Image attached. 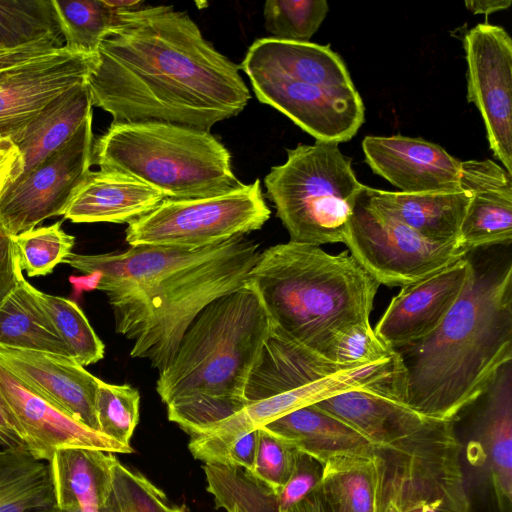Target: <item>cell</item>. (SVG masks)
<instances>
[{"instance_id":"obj_1","label":"cell","mask_w":512,"mask_h":512,"mask_svg":"<svg viewBox=\"0 0 512 512\" xmlns=\"http://www.w3.org/2000/svg\"><path fill=\"white\" fill-rule=\"evenodd\" d=\"M115 12L86 79L113 123L158 121L210 131L251 98L239 66L171 5Z\"/></svg>"},{"instance_id":"obj_2","label":"cell","mask_w":512,"mask_h":512,"mask_svg":"<svg viewBox=\"0 0 512 512\" xmlns=\"http://www.w3.org/2000/svg\"><path fill=\"white\" fill-rule=\"evenodd\" d=\"M246 235L197 249L138 245L121 253L69 254L112 307L115 331L134 344L133 358L164 369L187 328L215 299L244 287L261 254Z\"/></svg>"},{"instance_id":"obj_3","label":"cell","mask_w":512,"mask_h":512,"mask_svg":"<svg viewBox=\"0 0 512 512\" xmlns=\"http://www.w3.org/2000/svg\"><path fill=\"white\" fill-rule=\"evenodd\" d=\"M405 366L402 404L455 420L512 359V265L473 268L459 299L427 338L396 350Z\"/></svg>"},{"instance_id":"obj_4","label":"cell","mask_w":512,"mask_h":512,"mask_svg":"<svg viewBox=\"0 0 512 512\" xmlns=\"http://www.w3.org/2000/svg\"><path fill=\"white\" fill-rule=\"evenodd\" d=\"M271 322L248 283L208 304L187 328L156 391L168 419L187 434L243 409L250 373L270 334Z\"/></svg>"},{"instance_id":"obj_5","label":"cell","mask_w":512,"mask_h":512,"mask_svg":"<svg viewBox=\"0 0 512 512\" xmlns=\"http://www.w3.org/2000/svg\"><path fill=\"white\" fill-rule=\"evenodd\" d=\"M249 283L272 326L320 355L336 332L370 323L380 286L348 251L292 241L262 251Z\"/></svg>"},{"instance_id":"obj_6","label":"cell","mask_w":512,"mask_h":512,"mask_svg":"<svg viewBox=\"0 0 512 512\" xmlns=\"http://www.w3.org/2000/svg\"><path fill=\"white\" fill-rule=\"evenodd\" d=\"M239 69L260 102L286 115L316 141H349L364 122L361 96L344 61L329 45L260 38Z\"/></svg>"},{"instance_id":"obj_7","label":"cell","mask_w":512,"mask_h":512,"mask_svg":"<svg viewBox=\"0 0 512 512\" xmlns=\"http://www.w3.org/2000/svg\"><path fill=\"white\" fill-rule=\"evenodd\" d=\"M92 164L174 200L213 197L243 185L230 152L209 131L167 122L112 123L93 144Z\"/></svg>"},{"instance_id":"obj_8","label":"cell","mask_w":512,"mask_h":512,"mask_svg":"<svg viewBox=\"0 0 512 512\" xmlns=\"http://www.w3.org/2000/svg\"><path fill=\"white\" fill-rule=\"evenodd\" d=\"M264 185L290 241L316 246L343 242L365 187L338 144L321 141L287 149V160L271 168Z\"/></svg>"},{"instance_id":"obj_9","label":"cell","mask_w":512,"mask_h":512,"mask_svg":"<svg viewBox=\"0 0 512 512\" xmlns=\"http://www.w3.org/2000/svg\"><path fill=\"white\" fill-rule=\"evenodd\" d=\"M455 420L427 418L415 430L374 445L373 506L385 512L429 507L441 512H470Z\"/></svg>"},{"instance_id":"obj_10","label":"cell","mask_w":512,"mask_h":512,"mask_svg":"<svg viewBox=\"0 0 512 512\" xmlns=\"http://www.w3.org/2000/svg\"><path fill=\"white\" fill-rule=\"evenodd\" d=\"M270 215L256 179L213 197L165 198L151 212L128 224L125 240L130 246L203 248L259 230Z\"/></svg>"},{"instance_id":"obj_11","label":"cell","mask_w":512,"mask_h":512,"mask_svg":"<svg viewBox=\"0 0 512 512\" xmlns=\"http://www.w3.org/2000/svg\"><path fill=\"white\" fill-rule=\"evenodd\" d=\"M343 243L381 285L404 287L466 257L460 241L435 242L374 207L365 187L348 219Z\"/></svg>"},{"instance_id":"obj_12","label":"cell","mask_w":512,"mask_h":512,"mask_svg":"<svg viewBox=\"0 0 512 512\" xmlns=\"http://www.w3.org/2000/svg\"><path fill=\"white\" fill-rule=\"evenodd\" d=\"M92 116L69 142L6 190L0 201V226L10 236L64 215L92 165Z\"/></svg>"},{"instance_id":"obj_13","label":"cell","mask_w":512,"mask_h":512,"mask_svg":"<svg viewBox=\"0 0 512 512\" xmlns=\"http://www.w3.org/2000/svg\"><path fill=\"white\" fill-rule=\"evenodd\" d=\"M463 47L467 100L482 116L493 155L512 174V39L501 26L479 23Z\"/></svg>"},{"instance_id":"obj_14","label":"cell","mask_w":512,"mask_h":512,"mask_svg":"<svg viewBox=\"0 0 512 512\" xmlns=\"http://www.w3.org/2000/svg\"><path fill=\"white\" fill-rule=\"evenodd\" d=\"M95 59L63 47L0 71V137L17 143L46 106L68 89L86 82Z\"/></svg>"},{"instance_id":"obj_15","label":"cell","mask_w":512,"mask_h":512,"mask_svg":"<svg viewBox=\"0 0 512 512\" xmlns=\"http://www.w3.org/2000/svg\"><path fill=\"white\" fill-rule=\"evenodd\" d=\"M472 268L473 261L464 257L402 287L373 329L377 337L397 350L430 336L459 299Z\"/></svg>"},{"instance_id":"obj_16","label":"cell","mask_w":512,"mask_h":512,"mask_svg":"<svg viewBox=\"0 0 512 512\" xmlns=\"http://www.w3.org/2000/svg\"><path fill=\"white\" fill-rule=\"evenodd\" d=\"M0 396L17 421L27 450L38 460L49 462L65 448H89L112 453H132L124 446L94 431L28 389L0 364Z\"/></svg>"},{"instance_id":"obj_17","label":"cell","mask_w":512,"mask_h":512,"mask_svg":"<svg viewBox=\"0 0 512 512\" xmlns=\"http://www.w3.org/2000/svg\"><path fill=\"white\" fill-rule=\"evenodd\" d=\"M371 170L400 192L445 193L461 190V161L438 144L402 135L367 136L362 142Z\"/></svg>"},{"instance_id":"obj_18","label":"cell","mask_w":512,"mask_h":512,"mask_svg":"<svg viewBox=\"0 0 512 512\" xmlns=\"http://www.w3.org/2000/svg\"><path fill=\"white\" fill-rule=\"evenodd\" d=\"M0 364L32 392L99 432L95 400L100 379L75 359L50 352L0 346Z\"/></svg>"},{"instance_id":"obj_19","label":"cell","mask_w":512,"mask_h":512,"mask_svg":"<svg viewBox=\"0 0 512 512\" xmlns=\"http://www.w3.org/2000/svg\"><path fill=\"white\" fill-rule=\"evenodd\" d=\"M460 186L470 202L460 230V242L468 250L512 240V174L496 162L461 161Z\"/></svg>"},{"instance_id":"obj_20","label":"cell","mask_w":512,"mask_h":512,"mask_svg":"<svg viewBox=\"0 0 512 512\" xmlns=\"http://www.w3.org/2000/svg\"><path fill=\"white\" fill-rule=\"evenodd\" d=\"M165 197L119 172L91 171L70 200L64 218L74 223H130L155 209Z\"/></svg>"},{"instance_id":"obj_21","label":"cell","mask_w":512,"mask_h":512,"mask_svg":"<svg viewBox=\"0 0 512 512\" xmlns=\"http://www.w3.org/2000/svg\"><path fill=\"white\" fill-rule=\"evenodd\" d=\"M368 201L422 237L435 242L460 241L470 194L454 192L408 194L365 186Z\"/></svg>"},{"instance_id":"obj_22","label":"cell","mask_w":512,"mask_h":512,"mask_svg":"<svg viewBox=\"0 0 512 512\" xmlns=\"http://www.w3.org/2000/svg\"><path fill=\"white\" fill-rule=\"evenodd\" d=\"M115 453L89 448L56 451L48 462L54 507L60 510H100L112 491Z\"/></svg>"},{"instance_id":"obj_23","label":"cell","mask_w":512,"mask_h":512,"mask_svg":"<svg viewBox=\"0 0 512 512\" xmlns=\"http://www.w3.org/2000/svg\"><path fill=\"white\" fill-rule=\"evenodd\" d=\"M313 405L373 445L389 443L415 430L427 419L395 400L363 390L346 391Z\"/></svg>"},{"instance_id":"obj_24","label":"cell","mask_w":512,"mask_h":512,"mask_svg":"<svg viewBox=\"0 0 512 512\" xmlns=\"http://www.w3.org/2000/svg\"><path fill=\"white\" fill-rule=\"evenodd\" d=\"M263 428L286 440L323 465L349 455L372 456L374 445L358 432L316 408L313 404L294 410Z\"/></svg>"},{"instance_id":"obj_25","label":"cell","mask_w":512,"mask_h":512,"mask_svg":"<svg viewBox=\"0 0 512 512\" xmlns=\"http://www.w3.org/2000/svg\"><path fill=\"white\" fill-rule=\"evenodd\" d=\"M92 107L86 82L68 89L46 106L27 125L16 143L24 162L21 177L69 142L93 115Z\"/></svg>"},{"instance_id":"obj_26","label":"cell","mask_w":512,"mask_h":512,"mask_svg":"<svg viewBox=\"0 0 512 512\" xmlns=\"http://www.w3.org/2000/svg\"><path fill=\"white\" fill-rule=\"evenodd\" d=\"M511 365H505L487 391L480 422V441L487 449L488 468L499 512L512 503V388Z\"/></svg>"},{"instance_id":"obj_27","label":"cell","mask_w":512,"mask_h":512,"mask_svg":"<svg viewBox=\"0 0 512 512\" xmlns=\"http://www.w3.org/2000/svg\"><path fill=\"white\" fill-rule=\"evenodd\" d=\"M34 290L20 272L16 288L0 306V346L73 358Z\"/></svg>"},{"instance_id":"obj_28","label":"cell","mask_w":512,"mask_h":512,"mask_svg":"<svg viewBox=\"0 0 512 512\" xmlns=\"http://www.w3.org/2000/svg\"><path fill=\"white\" fill-rule=\"evenodd\" d=\"M52 506L49 464L25 448H0V512H42Z\"/></svg>"},{"instance_id":"obj_29","label":"cell","mask_w":512,"mask_h":512,"mask_svg":"<svg viewBox=\"0 0 512 512\" xmlns=\"http://www.w3.org/2000/svg\"><path fill=\"white\" fill-rule=\"evenodd\" d=\"M318 489L327 512H374L372 457H335L323 465Z\"/></svg>"},{"instance_id":"obj_30","label":"cell","mask_w":512,"mask_h":512,"mask_svg":"<svg viewBox=\"0 0 512 512\" xmlns=\"http://www.w3.org/2000/svg\"><path fill=\"white\" fill-rule=\"evenodd\" d=\"M207 491L227 512H279L278 492L242 467L205 464Z\"/></svg>"},{"instance_id":"obj_31","label":"cell","mask_w":512,"mask_h":512,"mask_svg":"<svg viewBox=\"0 0 512 512\" xmlns=\"http://www.w3.org/2000/svg\"><path fill=\"white\" fill-rule=\"evenodd\" d=\"M52 1L64 47L73 53L96 56L114 21V10L104 0Z\"/></svg>"},{"instance_id":"obj_32","label":"cell","mask_w":512,"mask_h":512,"mask_svg":"<svg viewBox=\"0 0 512 512\" xmlns=\"http://www.w3.org/2000/svg\"><path fill=\"white\" fill-rule=\"evenodd\" d=\"M62 35L52 0L0 1V50Z\"/></svg>"},{"instance_id":"obj_33","label":"cell","mask_w":512,"mask_h":512,"mask_svg":"<svg viewBox=\"0 0 512 512\" xmlns=\"http://www.w3.org/2000/svg\"><path fill=\"white\" fill-rule=\"evenodd\" d=\"M34 291L72 357L83 367L100 361L105 346L80 307L70 299Z\"/></svg>"},{"instance_id":"obj_34","label":"cell","mask_w":512,"mask_h":512,"mask_svg":"<svg viewBox=\"0 0 512 512\" xmlns=\"http://www.w3.org/2000/svg\"><path fill=\"white\" fill-rule=\"evenodd\" d=\"M19 264L30 277L50 274L72 253L75 238L61 228V222L30 229L11 236Z\"/></svg>"},{"instance_id":"obj_35","label":"cell","mask_w":512,"mask_h":512,"mask_svg":"<svg viewBox=\"0 0 512 512\" xmlns=\"http://www.w3.org/2000/svg\"><path fill=\"white\" fill-rule=\"evenodd\" d=\"M328 12L326 0H268L263 15L265 28L273 38L310 42Z\"/></svg>"},{"instance_id":"obj_36","label":"cell","mask_w":512,"mask_h":512,"mask_svg":"<svg viewBox=\"0 0 512 512\" xmlns=\"http://www.w3.org/2000/svg\"><path fill=\"white\" fill-rule=\"evenodd\" d=\"M140 394L130 385L99 381L95 410L99 432L124 445L130 439L139 421Z\"/></svg>"},{"instance_id":"obj_37","label":"cell","mask_w":512,"mask_h":512,"mask_svg":"<svg viewBox=\"0 0 512 512\" xmlns=\"http://www.w3.org/2000/svg\"><path fill=\"white\" fill-rule=\"evenodd\" d=\"M105 512H186L171 505L166 495L142 474L123 466L118 459L112 468V491Z\"/></svg>"},{"instance_id":"obj_38","label":"cell","mask_w":512,"mask_h":512,"mask_svg":"<svg viewBox=\"0 0 512 512\" xmlns=\"http://www.w3.org/2000/svg\"><path fill=\"white\" fill-rule=\"evenodd\" d=\"M395 353L377 337L370 323H357L336 332L321 355L337 363L350 364L380 360Z\"/></svg>"},{"instance_id":"obj_39","label":"cell","mask_w":512,"mask_h":512,"mask_svg":"<svg viewBox=\"0 0 512 512\" xmlns=\"http://www.w3.org/2000/svg\"><path fill=\"white\" fill-rule=\"evenodd\" d=\"M298 451L286 440L261 427L257 429L255 458L250 472L279 492L293 471Z\"/></svg>"},{"instance_id":"obj_40","label":"cell","mask_w":512,"mask_h":512,"mask_svg":"<svg viewBox=\"0 0 512 512\" xmlns=\"http://www.w3.org/2000/svg\"><path fill=\"white\" fill-rule=\"evenodd\" d=\"M190 437L188 448L195 459L201 460L205 464L252 470L257 430L228 441L204 435Z\"/></svg>"},{"instance_id":"obj_41","label":"cell","mask_w":512,"mask_h":512,"mask_svg":"<svg viewBox=\"0 0 512 512\" xmlns=\"http://www.w3.org/2000/svg\"><path fill=\"white\" fill-rule=\"evenodd\" d=\"M323 464L314 457L298 451L293 471L278 492L279 512H287L312 492L321 482Z\"/></svg>"},{"instance_id":"obj_42","label":"cell","mask_w":512,"mask_h":512,"mask_svg":"<svg viewBox=\"0 0 512 512\" xmlns=\"http://www.w3.org/2000/svg\"><path fill=\"white\" fill-rule=\"evenodd\" d=\"M63 47L62 35H50L24 46L0 50V71L51 54Z\"/></svg>"},{"instance_id":"obj_43","label":"cell","mask_w":512,"mask_h":512,"mask_svg":"<svg viewBox=\"0 0 512 512\" xmlns=\"http://www.w3.org/2000/svg\"><path fill=\"white\" fill-rule=\"evenodd\" d=\"M22 271L12 238L0 226V306L16 288Z\"/></svg>"},{"instance_id":"obj_44","label":"cell","mask_w":512,"mask_h":512,"mask_svg":"<svg viewBox=\"0 0 512 512\" xmlns=\"http://www.w3.org/2000/svg\"><path fill=\"white\" fill-rule=\"evenodd\" d=\"M23 157L16 143L8 137H0V201L6 190L21 177Z\"/></svg>"},{"instance_id":"obj_45","label":"cell","mask_w":512,"mask_h":512,"mask_svg":"<svg viewBox=\"0 0 512 512\" xmlns=\"http://www.w3.org/2000/svg\"><path fill=\"white\" fill-rule=\"evenodd\" d=\"M0 448L27 449L23 433L0 396Z\"/></svg>"},{"instance_id":"obj_46","label":"cell","mask_w":512,"mask_h":512,"mask_svg":"<svg viewBox=\"0 0 512 512\" xmlns=\"http://www.w3.org/2000/svg\"><path fill=\"white\" fill-rule=\"evenodd\" d=\"M512 4L511 0H469L464 5L473 14H485L508 9Z\"/></svg>"},{"instance_id":"obj_47","label":"cell","mask_w":512,"mask_h":512,"mask_svg":"<svg viewBox=\"0 0 512 512\" xmlns=\"http://www.w3.org/2000/svg\"><path fill=\"white\" fill-rule=\"evenodd\" d=\"M287 512H327L318 486Z\"/></svg>"},{"instance_id":"obj_48","label":"cell","mask_w":512,"mask_h":512,"mask_svg":"<svg viewBox=\"0 0 512 512\" xmlns=\"http://www.w3.org/2000/svg\"><path fill=\"white\" fill-rule=\"evenodd\" d=\"M105 3L114 11L121 12L134 10L143 6L142 0H104Z\"/></svg>"},{"instance_id":"obj_49","label":"cell","mask_w":512,"mask_h":512,"mask_svg":"<svg viewBox=\"0 0 512 512\" xmlns=\"http://www.w3.org/2000/svg\"><path fill=\"white\" fill-rule=\"evenodd\" d=\"M42 512H105L102 509L100 510H60L54 506L42 511Z\"/></svg>"},{"instance_id":"obj_50","label":"cell","mask_w":512,"mask_h":512,"mask_svg":"<svg viewBox=\"0 0 512 512\" xmlns=\"http://www.w3.org/2000/svg\"><path fill=\"white\" fill-rule=\"evenodd\" d=\"M408 512H441V511L433 509V508H429V507H418V508H414Z\"/></svg>"},{"instance_id":"obj_51","label":"cell","mask_w":512,"mask_h":512,"mask_svg":"<svg viewBox=\"0 0 512 512\" xmlns=\"http://www.w3.org/2000/svg\"><path fill=\"white\" fill-rule=\"evenodd\" d=\"M385 512H399V510H397L395 507L393 506H389Z\"/></svg>"},{"instance_id":"obj_52","label":"cell","mask_w":512,"mask_h":512,"mask_svg":"<svg viewBox=\"0 0 512 512\" xmlns=\"http://www.w3.org/2000/svg\"><path fill=\"white\" fill-rule=\"evenodd\" d=\"M228 512H238V510L236 508H233V509L229 510Z\"/></svg>"}]
</instances>
